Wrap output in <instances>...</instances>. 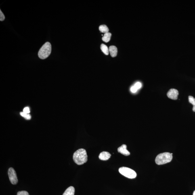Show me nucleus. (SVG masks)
I'll return each instance as SVG.
<instances>
[{"label":"nucleus","instance_id":"1","mask_svg":"<svg viewBox=\"0 0 195 195\" xmlns=\"http://www.w3.org/2000/svg\"><path fill=\"white\" fill-rule=\"evenodd\" d=\"M73 160L78 165H82L87 162V152L83 149H80L74 152Z\"/></svg>","mask_w":195,"mask_h":195},{"label":"nucleus","instance_id":"2","mask_svg":"<svg viewBox=\"0 0 195 195\" xmlns=\"http://www.w3.org/2000/svg\"><path fill=\"white\" fill-rule=\"evenodd\" d=\"M173 157L172 153L168 152L162 153L157 156L155 162L158 165H162L171 162Z\"/></svg>","mask_w":195,"mask_h":195},{"label":"nucleus","instance_id":"3","mask_svg":"<svg viewBox=\"0 0 195 195\" xmlns=\"http://www.w3.org/2000/svg\"><path fill=\"white\" fill-rule=\"evenodd\" d=\"M51 52V45L49 42H47L43 45L38 53L39 58L45 59L48 57Z\"/></svg>","mask_w":195,"mask_h":195},{"label":"nucleus","instance_id":"4","mask_svg":"<svg viewBox=\"0 0 195 195\" xmlns=\"http://www.w3.org/2000/svg\"><path fill=\"white\" fill-rule=\"evenodd\" d=\"M118 171L122 175L129 179H134L137 176V173L135 172L129 168L120 167L118 169Z\"/></svg>","mask_w":195,"mask_h":195},{"label":"nucleus","instance_id":"5","mask_svg":"<svg viewBox=\"0 0 195 195\" xmlns=\"http://www.w3.org/2000/svg\"><path fill=\"white\" fill-rule=\"evenodd\" d=\"M8 175L9 180L13 185H16L18 183V177H17L16 171L13 168L10 167L8 170Z\"/></svg>","mask_w":195,"mask_h":195},{"label":"nucleus","instance_id":"6","mask_svg":"<svg viewBox=\"0 0 195 195\" xmlns=\"http://www.w3.org/2000/svg\"><path fill=\"white\" fill-rule=\"evenodd\" d=\"M179 91L177 90L172 89L169 90L167 93V96L169 98L173 100H177L179 95Z\"/></svg>","mask_w":195,"mask_h":195},{"label":"nucleus","instance_id":"7","mask_svg":"<svg viewBox=\"0 0 195 195\" xmlns=\"http://www.w3.org/2000/svg\"><path fill=\"white\" fill-rule=\"evenodd\" d=\"M127 146L125 145H123L119 147L118 149V152L124 155L125 156H128L130 155V153L127 150Z\"/></svg>","mask_w":195,"mask_h":195},{"label":"nucleus","instance_id":"8","mask_svg":"<svg viewBox=\"0 0 195 195\" xmlns=\"http://www.w3.org/2000/svg\"><path fill=\"white\" fill-rule=\"evenodd\" d=\"M111 154L109 152H101L99 156V159L102 160H108L111 157Z\"/></svg>","mask_w":195,"mask_h":195},{"label":"nucleus","instance_id":"9","mask_svg":"<svg viewBox=\"0 0 195 195\" xmlns=\"http://www.w3.org/2000/svg\"><path fill=\"white\" fill-rule=\"evenodd\" d=\"M109 51L111 56L112 57H115L117 56L118 49L117 47L115 46H110L109 48Z\"/></svg>","mask_w":195,"mask_h":195},{"label":"nucleus","instance_id":"10","mask_svg":"<svg viewBox=\"0 0 195 195\" xmlns=\"http://www.w3.org/2000/svg\"><path fill=\"white\" fill-rule=\"evenodd\" d=\"M75 189L73 186H70L66 189L63 195H74Z\"/></svg>","mask_w":195,"mask_h":195},{"label":"nucleus","instance_id":"11","mask_svg":"<svg viewBox=\"0 0 195 195\" xmlns=\"http://www.w3.org/2000/svg\"><path fill=\"white\" fill-rule=\"evenodd\" d=\"M111 36V34L110 32H108V33H105L102 38L103 41L106 43H108L110 41Z\"/></svg>","mask_w":195,"mask_h":195},{"label":"nucleus","instance_id":"12","mask_svg":"<svg viewBox=\"0 0 195 195\" xmlns=\"http://www.w3.org/2000/svg\"><path fill=\"white\" fill-rule=\"evenodd\" d=\"M101 50L104 53L105 55H108L109 53V51L108 46L106 45L102 44L101 46Z\"/></svg>","mask_w":195,"mask_h":195},{"label":"nucleus","instance_id":"13","mask_svg":"<svg viewBox=\"0 0 195 195\" xmlns=\"http://www.w3.org/2000/svg\"><path fill=\"white\" fill-rule=\"evenodd\" d=\"M99 30L102 33H108L109 32L108 27L105 25H102L99 27Z\"/></svg>","mask_w":195,"mask_h":195},{"label":"nucleus","instance_id":"14","mask_svg":"<svg viewBox=\"0 0 195 195\" xmlns=\"http://www.w3.org/2000/svg\"><path fill=\"white\" fill-rule=\"evenodd\" d=\"M189 103L193 105V110L194 112H195V98L192 96H189Z\"/></svg>","mask_w":195,"mask_h":195},{"label":"nucleus","instance_id":"15","mask_svg":"<svg viewBox=\"0 0 195 195\" xmlns=\"http://www.w3.org/2000/svg\"><path fill=\"white\" fill-rule=\"evenodd\" d=\"M20 115L26 120H29L31 119V116L29 114H27L24 112H22L20 113Z\"/></svg>","mask_w":195,"mask_h":195},{"label":"nucleus","instance_id":"16","mask_svg":"<svg viewBox=\"0 0 195 195\" xmlns=\"http://www.w3.org/2000/svg\"><path fill=\"white\" fill-rule=\"evenodd\" d=\"M133 86H134L135 87L137 90H138L141 89V87H142V83H140V82H137L135 83Z\"/></svg>","mask_w":195,"mask_h":195},{"label":"nucleus","instance_id":"17","mask_svg":"<svg viewBox=\"0 0 195 195\" xmlns=\"http://www.w3.org/2000/svg\"><path fill=\"white\" fill-rule=\"evenodd\" d=\"M17 195H29L28 193L26 191H22L19 192Z\"/></svg>","mask_w":195,"mask_h":195},{"label":"nucleus","instance_id":"18","mask_svg":"<svg viewBox=\"0 0 195 195\" xmlns=\"http://www.w3.org/2000/svg\"><path fill=\"white\" fill-rule=\"evenodd\" d=\"M5 16L4 15L1 10H0V21H3L5 20Z\"/></svg>","mask_w":195,"mask_h":195},{"label":"nucleus","instance_id":"19","mask_svg":"<svg viewBox=\"0 0 195 195\" xmlns=\"http://www.w3.org/2000/svg\"><path fill=\"white\" fill-rule=\"evenodd\" d=\"M130 90H131V91L132 93H135L137 92V91H138L137 90L136 88H135L134 86L133 85L132 86V87H131V89H130Z\"/></svg>","mask_w":195,"mask_h":195},{"label":"nucleus","instance_id":"20","mask_svg":"<svg viewBox=\"0 0 195 195\" xmlns=\"http://www.w3.org/2000/svg\"><path fill=\"white\" fill-rule=\"evenodd\" d=\"M23 112L27 114H29L30 112L29 108L28 107H26L23 110Z\"/></svg>","mask_w":195,"mask_h":195},{"label":"nucleus","instance_id":"21","mask_svg":"<svg viewBox=\"0 0 195 195\" xmlns=\"http://www.w3.org/2000/svg\"><path fill=\"white\" fill-rule=\"evenodd\" d=\"M193 195H195V190L194 191L193 193Z\"/></svg>","mask_w":195,"mask_h":195}]
</instances>
